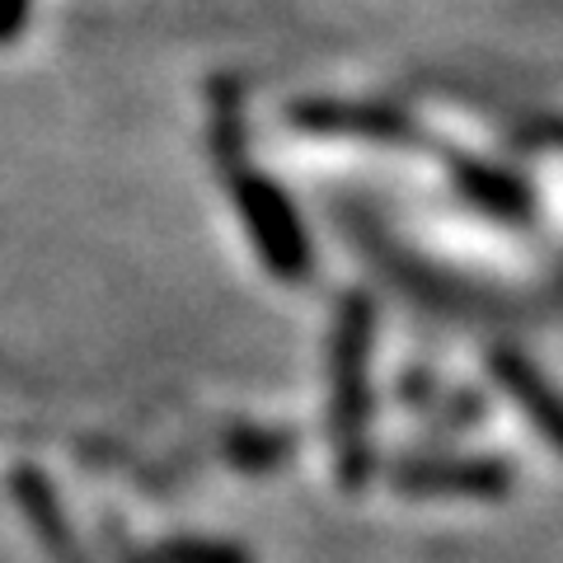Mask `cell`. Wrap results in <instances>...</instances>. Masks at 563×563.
<instances>
[{
    "label": "cell",
    "instance_id": "1",
    "mask_svg": "<svg viewBox=\"0 0 563 563\" xmlns=\"http://www.w3.org/2000/svg\"><path fill=\"white\" fill-rule=\"evenodd\" d=\"M339 446H343V474L347 484H357L366 474V446H362V428H366V306L362 296H352V306L339 324Z\"/></svg>",
    "mask_w": 563,
    "mask_h": 563
},
{
    "label": "cell",
    "instance_id": "2",
    "mask_svg": "<svg viewBox=\"0 0 563 563\" xmlns=\"http://www.w3.org/2000/svg\"><path fill=\"white\" fill-rule=\"evenodd\" d=\"M225 155V146H221ZM231 192L244 211V221H250V235L258 240V250L268 254V263L282 273V277H306V240L296 231L287 202L273 192L268 179H254V174H244L235 161H231Z\"/></svg>",
    "mask_w": 563,
    "mask_h": 563
},
{
    "label": "cell",
    "instance_id": "3",
    "mask_svg": "<svg viewBox=\"0 0 563 563\" xmlns=\"http://www.w3.org/2000/svg\"><path fill=\"white\" fill-rule=\"evenodd\" d=\"M493 372H498L503 390L512 395L526 413H531L536 428L563 451V399L550 390V385H544V376L536 372L531 362H521L517 352H493Z\"/></svg>",
    "mask_w": 563,
    "mask_h": 563
},
{
    "label": "cell",
    "instance_id": "4",
    "mask_svg": "<svg viewBox=\"0 0 563 563\" xmlns=\"http://www.w3.org/2000/svg\"><path fill=\"white\" fill-rule=\"evenodd\" d=\"M409 493H474V498H498L507 488V470L493 461H455V465H413L399 474Z\"/></svg>",
    "mask_w": 563,
    "mask_h": 563
},
{
    "label": "cell",
    "instance_id": "5",
    "mask_svg": "<svg viewBox=\"0 0 563 563\" xmlns=\"http://www.w3.org/2000/svg\"><path fill=\"white\" fill-rule=\"evenodd\" d=\"M155 563H244V559L231 550H207V544H174Z\"/></svg>",
    "mask_w": 563,
    "mask_h": 563
},
{
    "label": "cell",
    "instance_id": "6",
    "mask_svg": "<svg viewBox=\"0 0 563 563\" xmlns=\"http://www.w3.org/2000/svg\"><path fill=\"white\" fill-rule=\"evenodd\" d=\"M24 20V0H0V38H10Z\"/></svg>",
    "mask_w": 563,
    "mask_h": 563
}]
</instances>
